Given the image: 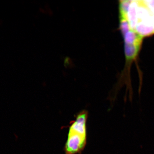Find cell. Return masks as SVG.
Returning <instances> with one entry per match:
<instances>
[{"mask_svg":"<svg viewBox=\"0 0 154 154\" xmlns=\"http://www.w3.org/2000/svg\"><path fill=\"white\" fill-rule=\"evenodd\" d=\"M88 113L86 110L80 111L69 127L65 145L66 154H78L83 151L87 144V122Z\"/></svg>","mask_w":154,"mask_h":154,"instance_id":"obj_2","label":"cell"},{"mask_svg":"<svg viewBox=\"0 0 154 154\" xmlns=\"http://www.w3.org/2000/svg\"><path fill=\"white\" fill-rule=\"evenodd\" d=\"M127 17L131 30L142 37L154 34V13L144 1H131Z\"/></svg>","mask_w":154,"mask_h":154,"instance_id":"obj_1","label":"cell"}]
</instances>
